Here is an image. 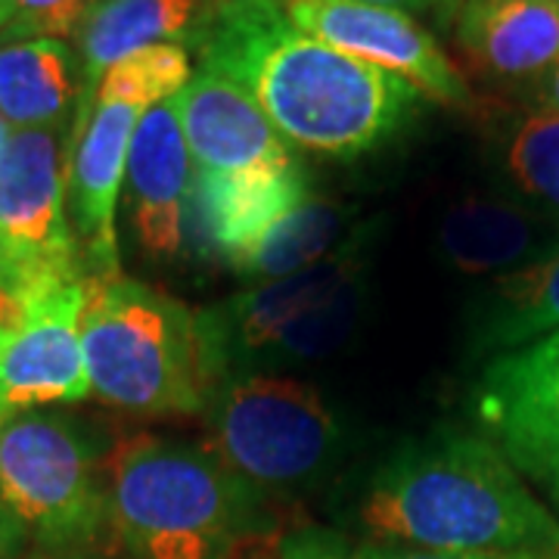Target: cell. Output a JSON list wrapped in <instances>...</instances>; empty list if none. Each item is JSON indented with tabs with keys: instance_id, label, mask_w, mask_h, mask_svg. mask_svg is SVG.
<instances>
[{
	"instance_id": "6da1fadb",
	"label": "cell",
	"mask_w": 559,
	"mask_h": 559,
	"mask_svg": "<svg viewBox=\"0 0 559 559\" xmlns=\"http://www.w3.org/2000/svg\"><path fill=\"white\" fill-rule=\"evenodd\" d=\"M205 72L240 84L280 138L330 159H355L389 140L419 91L301 32L280 0H215L197 28Z\"/></svg>"
},
{
	"instance_id": "7a4b0ae2",
	"label": "cell",
	"mask_w": 559,
	"mask_h": 559,
	"mask_svg": "<svg viewBox=\"0 0 559 559\" xmlns=\"http://www.w3.org/2000/svg\"><path fill=\"white\" fill-rule=\"evenodd\" d=\"M370 540L454 554H559V520L485 436L401 448L360 500Z\"/></svg>"
},
{
	"instance_id": "3957f363",
	"label": "cell",
	"mask_w": 559,
	"mask_h": 559,
	"mask_svg": "<svg viewBox=\"0 0 559 559\" xmlns=\"http://www.w3.org/2000/svg\"><path fill=\"white\" fill-rule=\"evenodd\" d=\"M109 525L128 559H234L261 491L205 448L140 432L109 454Z\"/></svg>"
},
{
	"instance_id": "277c9868",
	"label": "cell",
	"mask_w": 559,
	"mask_h": 559,
	"mask_svg": "<svg viewBox=\"0 0 559 559\" xmlns=\"http://www.w3.org/2000/svg\"><path fill=\"white\" fill-rule=\"evenodd\" d=\"M81 348L91 392L131 414L190 417L218 392L200 314L121 271L84 280Z\"/></svg>"
},
{
	"instance_id": "5b68a950",
	"label": "cell",
	"mask_w": 559,
	"mask_h": 559,
	"mask_svg": "<svg viewBox=\"0 0 559 559\" xmlns=\"http://www.w3.org/2000/svg\"><path fill=\"white\" fill-rule=\"evenodd\" d=\"M0 503L38 547L97 544L109 525V457L94 426L47 411L3 419Z\"/></svg>"
},
{
	"instance_id": "8992f818",
	"label": "cell",
	"mask_w": 559,
	"mask_h": 559,
	"mask_svg": "<svg viewBox=\"0 0 559 559\" xmlns=\"http://www.w3.org/2000/svg\"><path fill=\"white\" fill-rule=\"evenodd\" d=\"M340 426L314 385L289 377H237L209 401V454L252 488L314 479L336 454Z\"/></svg>"
},
{
	"instance_id": "52a82bcc",
	"label": "cell",
	"mask_w": 559,
	"mask_h": 559,
	"mask_svg": "<svg viewBox=\"0 0 559 559\" xmlns=\"http://www.w3.org/2000/svg\"><path fill=\"white\" fill-rule=\"evenodd\" d=\"M66 159L62 128L10 131L0 153V283L22 301L87 277L66 218Z\"/></svg>"
},
{
	"instance_id": "ba28073f",
	"label": "cell",
	"mask_w": 559,
	"mask_h": 559,
	"mask_svg": "<svg viewBox=\"0 0 559 559\" xmlns=\"http://www.w3.org/2000/svg\"><path fill=\"white\" fill-rule=\"evenodd\" d=\"M476 417L485 439L559 520V333L488 360L476 385Z\"/></svg>"
},
{
	"instance_id": "9c48e42d",
	"label": "cell",
	"mask_w": 559,
	"mask_h": 559,
	"mask_svg": "<svg viewBox=\"0 0 559 559\" xmlns=\"http://www.w3.org/2000/svg\"><path fill=\"white\" fill-rule=\"evenodd\" d=\"M283 13L323 44L380 66L448 106H469L473 94L436 38L401 10L360 0H280Z\"/></svg>"
},
{
	"instance_id": "30bf717a",
	"label": "cell",
	"mask_w": 559,
	"mask_h": 559,
	"mask_svg": "<svg viewBox=\"0 0 559 559\" xmlns=\"http://www.w3.org/2000/svg\"><path fill=\"white\" fill-rule=\"evenodd\" d=\"M143 109L131 103H97L79 94L66 159V197L72 205V227L87 277L119 274L116 209L128 153Z\"/></svg>"
},
{
	"instance_id": "8fae6325",
	"label": "cell",
	"mask_w": 559,
	"mask_h": 559,
	"mask_svg": "<svg viewBox=\"0 0 559 559\" xmlns=\"http://www.w3.org/2000/svg\"><path fill=\"white\" fill-rule=\"evenodd\" d=\"M84 280L32 296L20 326L0 340V419L40 404L84 401L91 395L81 348Z\"/></svg>"
},
{
	"instance_id": "7c38bea8",
	"label": "cell",
	"mask_w": 559,
	"mask_h": 559,
	"mask_svg": "<svg viewBox=\"0 0 559 559\" xmlns=\"http://www.w3.org/2000/svg\"><path fill=\"white\" fill-rule=\"evenodd\" d=\"M193 175L197 165L180 131L175 100L143 109L131 138L124 180L140 252L156 264H171L187 249V202Z\"/></svg>"
},
{
	"instance_id": "4fadbf2b",
	"label": "cell",
	"mask_w": 559,
	"mask_h": 559,
	"mask_svg": "<svg viewBox=\"0 0 559 559\" xmlns=\"http://www.w3.org/2000/svg\"><path fill=\"white\" fill-rule=\"evenodd\" d=\"M308 197L311 183L299 159L242 175L197 168L187 202V237L193 234L200 255L234 264Z\"/></svg>"
},
{
	"instance_id": "5bb4252c",
	"label": "cell",
	"mask_w": 559,
	"mask_h": 559,
	"mask_svg": "<svg viewBox=\"0 0 559 559\" xmlns=\"http://www.w3.org/2000/svg\"><path fill=\"white\" fill-rule=\"evenodd\" d=\"M364 271V249L358 240L333 249L326 259L314 261L311 267L296 271L289 277L259 283L240 296L227 301L224 308L202 311L200 323L218 377L230 364H246L264 355V348L280 333L323 301L336 286Z\"/></svg>"
},
{
	"instance_id": "9a60e30c",
	"label": "cell",
	"mask_w": 559,
	"mask_h": 559,
	"mask_svg": "<svg viewBox=\"0 0 559 559\" xmlns=\"http://www.w3.org/2000/svg\"><path fill=\"white\" fill-rule=\"evenodd\" d=\"M193 165L215 175H242L293 162L289 143L240 84L200 69L175 97Z\"/></svg>"
},
{
	"instance_id": "2e32d148",
	"label": "cell",
	"mask_w": 559,
	"mask_h": 559,
	"mask_svg": "<svg viewBox=\"0 0 559 559\" xmlns=\"http://www.w3.org/2000/svg\"><path fill=\"white\" fill-rule=\"evenodd\" d=\"M460 50L485 79L538 84L559 60V3L488 0L463 3Z\"/></svg>"
},
{
	"instance_id": "e0dca14e",
	"label": "cell",
	"mask_w": 559,
	"mask_h": 559,
	"mask_svg": "<svg viewBox=\"0 0 559 559\" xmlns=\"http://www.w3.org/2000/svg\"><path fill=\"white\" fill-rule=\"evenodd\" d=\"M547 227L557 224L528 202L469 197L444 212L439 249L460 274H510L547 255Z\"/></svg>"
},
{
	"instance_id": "ac0fdd59",
	"label": "cell",
	"mask_w": 559,
	"mask_h": 559,
	"mask_svg": "<svg viewBox=\"0 0 559 559\" xmlns=\"http://www.w3.org/2000/svg\"><path fill=\"white\" fill-rule=\"evenodd\" d=\"M202 0H91L81 16V94L97 97L109 66L153 44H183L200 28Z\"/></svg>"
},
{
	"instance_id": "d6986e66",
	"label": "cell",
	"mask_w": 559,
	"mask_h": 559,
	"mask_svg": "<svg viewBox=\"0 0 559 559\" xmlns=\"http://www.w3.org/2000/svg\"><path fill=\"white\" fill-rule=\"evenodd\" d=\"M75 94V57L60 38L0 44V119L13 131L66 128Z\"/></svg>"
},
{
	"instance_id": "ffe728a7",
	"label": "cell",
	"mask_w": 559,
	"mask_h": 559,
	"mask_svg": "<svg viewBox=\"0 0 559 559\" xmlns=\"http://www.w3.org/2000/svg\"><path fill=\"white\" fill-rule=\"evenodd\" d=\"M476 333L498 355L559 333V246L495 280Z\"/></svg>"
},
{
	"instance_id": "44dd1931",
	"label": "cell",
	"mask_w": 559,
	"mask_h": 559,
	"mask_svg": "<svg viewBox=\"0 0 559 559\" xmlns=\"http://www.w3.org/2000/svg\"><path fill=\"white\" fill-rule=\"evenodd\" d=\"M342 230H345V212L340 205L308 197L230 267L242 280H259V283L289 277L296 271L311 267L314 261L326 259Z\"/></svg>"
},
{
	"instance_id": "7402d4cb",
	"label": "cell",
	"mask_w": 559,
	"mask_h": 559,
	"mask_svg": "<svg viewBox=\"0 0 559 559\" xmlns=\"http://www.w3.org/2000/svg\"><path fill=\"white\" fill-rule=\"evenodd\" d=\"M364 311V271L336 286L323 301L293 320L277 340L264 348L259 360L271 364H299L336 352L355 333Z\"/></svg>"
},
{
	"instance_id": "603a6c76",
	"label": "cell",
	"mask_w": 559,
	"mask_h": 559,
	"mask_svg": "<svg viewBox=\"0 0 559 559\" xmlns=\"http://www.w3.org/2000/svg\"><path fill=\"white\" fill-rule=\"evenodd\" d=\"M193 81V62L183 44H153L109 66L97 84V103H131L150 109L175 100Z\"/></svg>"
},
{
	"instance_id": "cb8c5ba5",
	"label": "cell",
	"mask_w": 559,
	"mask_h": 559,
	"mask_svg": "<svg viewBox=\"0 0 559 559\" xmlns=\"http://www.w3.org/2000/svg\"><path fill=\"white\" fill-rule=\"evenodd\" d=\"M513 187L559 227V116L528 112L503 150Z\"/></svg>"
},
{
	"instance_id": "d4e9b609",
	"label": "cell",
	"mask_w": 559,
	"mask_h": 559,
	"mask_svg": "<svg viewBox=\"0 0 559 559\" xmlns=\"http://www.w3.org/2000/svg\"><path fill=\"white\" fill-rule=\"evenodd\" d=\"M91 0H7V22L0 44L35 38H60L79 28Z\"/></svg>"
},
{
	"instance_id": "484cf974",
	"label": "cell",
	"mask_w": 559,
	"mask_h": 559,
	"mask_svg": "<svg viewBox=\"0 0 559 559\" xmlns=\"http://www.w3.org/2000/svg\"><path fill=\"white\" fill-rule=\"evenodd\" d=\"M333 559H544L528 554H454V550H426L411 544L392 540H364L348 554H336Z\"/></svg>"
},
{
	"instance_id": "4316f807",
	"label": "cell",
	"mask_w": 559,
	"mask_h": 559,
	"mask_svg": "<svg viewBox=\"0 0 559 559\" xmlns=\"http://www.w3.org/2000/svg\"><path fill=\"white\" fill-rule=\"evenodd\" d=\"M28 544H32V532L22 525L20 516H13L0 503V559H25Z\"/></svg>"
},
{
	"instance_id": "83f0119b",
	"label": "cell",
	"mask_w": 559,
	"mask_h": 559,
	"mask_svg": "<svg viewBox=\"0 0 559 559\" xmlns=\"http://www.w3.org/2000/svg\"><path fill=\"white\" fill-rule=\"evenodd\" d=\"M535 103H538V112H554V116H559V60L535 84Z\"/></svg>"
},
{
	"instance_id": "f1b7e54d",
	"label": "cell",
	"mask_w": 559,
	"mask_h": 559,
	"mask_svg": "<svg viewBox=\"0 0 559 559\" xmlns=\"http://www.w3.org/2000/svg\"><path fill=\"white\" fill-rule=\"evenodd\" d=\"M25 559H106V557H103L94 544H84V547H38V544H35V550H32Z\"/></svg>"
},
{
	"instance_id": "f546056e",
	"label": "cell",
	"mask_w": 559,
	"mask_h": 559,
	"mask_svg": "<svg viewBox=\"0 0 559 559\" xmlns=\"http://www.w3.org/2000/svg\"><path fill=\"white\" fill-rule=\"evenodd\" d=\"M360 3H377V7H389V10H401V13H407V10H429V7H436L441 0H360Z\"/></svg>"
},
{
	"instance_id": "4dcf8cb0",
	"label": "cell",
	"mask_w": 559,
	"mask_h": 559,
	"mask_svg": "<svg viewBox=\"0 0 559 559\" xmlns=\"http://www.w3.org/2000/svg\"><path fill=\"white\" fill-rule=\"evenodd\" d=\"M7 140H10V124L0 119V153H3V146H7Z\"/></svg>"
},
{
	"instance_id": "1f68e13d",
	"label": "cell",
	"mask_w": 559,
	"mask_h": 559,
	"mask_svg": "<svg viewBox=\"0 0 559 559\" xmlns=\"http://www.w3.org/2000/svg\"><path fill=\"white\" fill-rule=\"evenodd\" d=\"M3 22H7V0H0V28H3Z\"/></svg>"
},
{
	"instance_id": "d6a6232c",
	"label": "cell",
	"mask_w": 559,
	"mask_h": 559,
	"mask_svg": "<svg viewBox=\"0 0 559 559\" xmlns=\"http://www.w3.org/2000/svg\"><path fill=\"white\" fill-rule=\"evenodd\" d=\"M463 3H488V0H463Z\"/></svg>"
},
{
	"instance_id": "836d02e7",
	"label": "cell",
	"mask_w": 559,
	"mask_h": 559,
	"mask_svg": "<svg viewBox=\"0 0 559 559\" xmlns=\"http://www.w3.org/2000/svg\"><path fill=\"white\" fill-rule=\"evenodd\" d=\"M554 3H559V0H554Z\"/></svg>"
},
{
	"instance_id": "e575fe53",
	"label": "cell",
	"mask_w": 559,
	"mask_h": 559,
	"mask_svg": "<svg viewBox=\"0 0 559 559\" xmlns=\"http://www.w3.org/2000/svg\"><path fill=\"white\" fill-rule=\"evenodd\" d=\"M0 423H3V419H0Z\"/></svg>"
},
{
	"instance_id": "d590c367",
	"label": "cell",
	"mask_w": 559,
	"mask_h": 559,
	"mask_svg": "<svg viewBox=\"0 0 559 559\" xmlns=\"http://www.w3.org/2000/svg\"><path fill=\"white\" fill-rule=\"evenodd\" d=\"M557 559H559V557H557Z\"/></svg>"
}]
</instances>
